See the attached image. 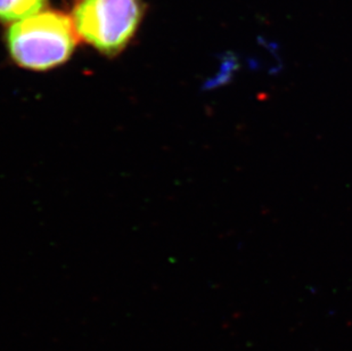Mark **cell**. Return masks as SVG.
Instances as JSON below:
<instances>
[{"instance_id": "2", "label": "cell", "mask_w": 352, "mask_h": 351, "mask_svg": "<svg viewBox=\"0 0 352 351\" xmlns=\"http://www.w3.org/2000/svg\"><path fill=\"white\" fill-rule=\"evenodd\" d=\"M143 15L140 0H78L71 17L79 39L116 56L133 39Z\"/></svg>"}, {"instance_id": "1", "label": "cell", "mask_w": 352, "mask_h": 351, "mask_svg": "<svg viewBox=\"0 0 352 351\" xmlns=\"http://www.w3.org/2000/svg\"><path fill=\"white\" fill-rule=\"evenodd\" d=\"M5 39L10 58L19 67L47 71L70 58L79 36L72 17L57 10H43L10 24Z\"/></svg>"}, {"instance_id": "3", "label": "cell", "mask_w": 352, "mask_h": 351, "mask_svg": "<svg viewBox=\"0 0 352 351\" xmlns=\"http://www.w3.org/2000/svg\"><path fill=\"white\" fill-rule=\"evenodd\" d=\"M48 0H0V23L13 24L43 12Z\"/></svg>"}]
</instances>
